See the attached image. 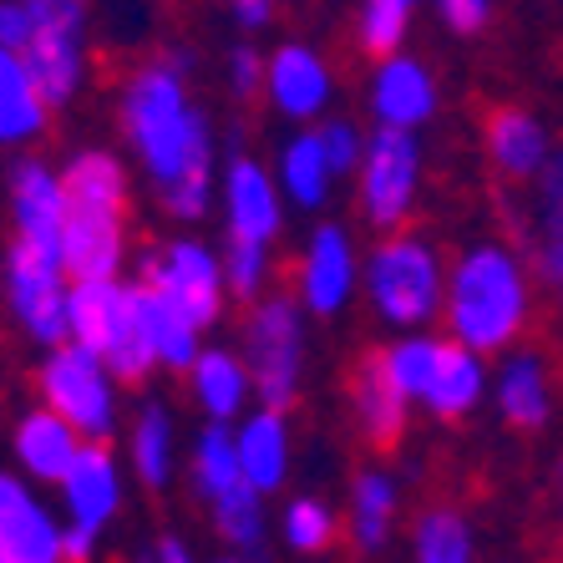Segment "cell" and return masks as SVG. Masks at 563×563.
Segmentation results:
<instances>
[{"instance_id": "1", "label": "cell", "mask_w": 563, "mask_h": 563, "mask_svg": "<svg viewBox=\"0 0 563 563\" xmlns=\"http://www.w3.org/2000/svg\"><path fill=\"white\" fill-rule=\"evenodd\" d=\"M194 66L184 46L153 52L118 87V132L137 173L153 188V203L173 223H203L219 203L223 157L209 107L194 97Z\"/></svg>"}, {"instance_id": "2", "label": "cell", "mask_w": 563, "mask_h": 563, "mask_svg": "<svg viewBox=\"0 0 563 563\" xmlns=\"http://www.w3.org/2000/svg\"><path fill=\"white\" fill-rule=\"evenodd\" d=\"M538 275L523 244L508 239H472L452 254L446 275V310L442 335L467 345L483 361H503L518 345H528V330L538 320Z\"/></svg>"}, {"instance_id": "3", "label": "cell", "mask_w": 563, "mask_h": 563, "mask_svg": "<svg viewBox=\"0 0 563 563\" xmlns=\"http://www.w3.org/2000/svg\"><path fill=\"white\" fill-rule=\"evenodd\" d=\"M66 184V269L71 279H128L132 239H128V203L132 173L112 147H77L62 163Z\"/></svg>"}, {"instance_id": "4", "label": "cell", "mask_w": 563, "mask_h": 563, "mask_svg": "<svg viewBox=\"0 0 563 563\" xmlns=\"http://www.w3.org/2000/svg\"><path fill=\"white\" fill-rule=\"evenodd\" d=\"M0 52L21 56L46 102L62 112L81 97L92 71V21L81 0H5L0 5Z\"/></svg>"}, {"instance_id": "5", "label": "cell", "mask_w": 563, "mask_h": 563, "mask_svg": "<svg viewBox=\"0 0 563 563\" xmlns=\"http://www.w3.org/2000/svg\"><path fill=\"white\" fill-rule=\"evenodd\" d=\"M446 275H452V260L421 229L371 239L366 269H361V300L391 335H421L446 310Z\"/></svg>"}, {"instance_id": "6", "label": "cell", "mask_w": 563, "mask_h": 563, "mask_svg": "<svg viewBox=\"0 0 563 563\" xmlns=\"http://www.w3.org/2000/svg\"><path fill=\"white\" fill-rule=\"evenodd\" d=\"M71 345L107 361V371L122 386L153 380L157 355L143 325L137 279H81V285H71Z\"/></svg>"}, {"instance_id": "7", "label": "cell", "mask_w": 563, "mask_h": 563, "mask_svg": "<svg viewBox=\"0 0 563 563\" xmlns=\"http://www.w3.org/2000/svg\"><path fill=\"white\" fill-rule=\"evenodd\" d=\"M239 355L254 376L260 407H295L305 391V355H310V314L300 310V300L275 289L269 300L250 305L239 320Z\"/></svg>"}, {"instance_id": "8", "label": "cell", "mask_w": 563, "mask_h": 563, "mask_svg": "<svg viewBox=\"0 0 563 563\" xmlns=\"http://www.w3.org/2000/svg\"><path fill=\"white\" fill-rule=\"evenodd\" d=\"M31 386H36V407L77 427L81 442L112 446V437L122 432V380L92 351H81V345L46 351L31 371Z\"/></svg>"}, {"instance_id": "9", "label": "cell", "mask_w": 563, "mask_h": 563, "mask_svg": "<svg viewBox=\"0 0 563 563\" xmlns=\"http://www.w3.org/2000/svg\"><path fill=\"white\" fill-rule=\"evenodd\" d=\"M132 279L168 300L173 310H184L203 335L223 320L229 310V275H223V250L203 244L198 234H168L157 244H143L132 260Z\"/></svg>"}, {"instance_id": "10", "label": "cell", "mask_w": 563, "mask_h": 563, "mask_svg": "<svg viewBox=\"0 0 563 563\" xmlns=\"http://www.w3.org/2000/svg\"><path fill=\"white\" fill-rule=\"evenodd\" d=\"M71 285L77 279L62 250H41L21 239L5 244V310L41 355L71 345Z\"/></svg>"}, {"instance_id": "11", "label": "cell", "mask_w": 563, "mask_h": 563, "mask_svg": "<svg viewBox=\"0 0 563 563\" xmlns=\"http://www.w3.org/2000/svg\"><path fill=\"white\" fill-rule=\"evenodd\" d=\"M421 203V137L371 128L366 163L355 173V213L376 239L407 234Z\"/></svg>"}, {"instance_id": "12", "label": "cell", "mask_w": 563, "mask_h": 563, "mask_svg": "<svg viewBox=\"0 0 563 563\" xmlns=\"http://www.w3.org/2000/svg\"><path fill=\"white\" fill-rule=\"evenodd\" d=\"M361 269H366V250H355L345 223L325 219L305 234L300 254H295V275H289L295 289L289 295L314 320H335L361 300Z\"/></svg>"}, {"instance_id": "13", "label": "cell", "mask_w": 563, "mask_h": 563, "mask_svg": "<svg viewBox=\"0 0 563 563\" xmlns=\"http://www.w3.org/2000/svg\"><path fill=\"white\" fill-rule=\"evenodd\" d=\"M219 213H223V239H244V244H269L275 250L279 234H285V213H289L275 168L264 157L234 147V153L223 157Z\"/></svg>"}, {"instance_id": "14", "label": "cell", "mask_w": 563, "mask_h": 563, "mask_svg": "<svg viewBox=\"0 0 563 563\" xmlns=\"http://www.w3.org/2000/svg\"><path fill=\"white\" fill-rule=\"evenodd\" d=\"M264 107L295 128H320L335 118V66L310 41H279L269 52V77H264Z\"/></svg>"}, {"instance_id": "15", "label": "cell", "mask_w": 563, "mask_h": 563, "mask_svg": "<svg viewBox=\"0 0 563 563\" xmlns=\"http://www.w3.org/2000/svg\"><path fill=\"white\" fill-rule=\"evenodd\" d=\"M0 563H66V518L26 477H0Z\"/></svg>"}, {"instance_id": "16", "label": "cell", "mask_w": 563, "mask_h": 563, "mask_svg": "<svg viewBox=\"0 0 563 563\" xmlns=\"http://www.w3.org/2000/svg\"><path fill=\"white\" fill-rule=\"evenodd\" d=\"M366 107L380 132H411V137H417V132L442 112L437 71L411 52L391 56V62H376L366 77Z\"/></svg>"}, {"instance_id": "17", "label": "cell", "mask_w": 563, "mask_h": 563, "mask_svg": "<svg viewBox=\"0 0 563 563\" xmlns=\"http://www.w3.org/2000/svg\"><path fill=\"white\" fill-rule=\"evenodd\" d=\"M553 153H559V143H553L549 122L538 118L533 107L503 102V107H493V112L483 118V157H487V168L498 173L503 184L533 188L538 178L549 173Z\"/></svg>"}, {"instance_id": "18", "label": "cell", "mask_w": 563, "mask_h": 563, "mask_svg": "<svg viewBox=\"0 0 563 563\" xmlns=\"http://www.w3.org/2000/svg\"><path fill=\"white\" fill-rule=\"evenodd\" d=\"M5 194H11V239H21V244H41V250H62V239H66L62 168L46 163L41 153H21L11 163Z\"/></svg>"}, {"instance_id": "19", "label": "cell", "mask_w": 563, "mask_h": 563, "mask_svg": "<svg viewBox=\"0 0 563 563\" xmlns=\"http://www.w3.org/2000/svg\"><path fill=\"white\" fill-rule=\"evenodd\" d=\"M122 498H128V467L112 446H87L71 477L56 487V508H62L66 528L92 538H107V528L118 523Z\"/></svg>"}, {"instance_id": "20", "label": "cell", "mask_w": 563, "mask_h": 563, "mask_svg": "<svg viewBox=\"0 0 563 563\" xmlns=\"http://www.w3.org/2000/svg\"><path fill=\"white\" fill-rule=\"evenodd\" d=\"M559 407L553 366L538 345H518L512 355L493 361V411L512 432H543Z\"/></svg>"}, {"instance_id": "21", "label": "cell", "mask_w": 563, "mask_h": 563, "mask_svg": "<svg viewBox=\"0 0 563 563\" xmlns=\"http://www.w3.org/2000/svg\"><path fill=\"white\" fill-rule=\"evenodd\" d=\"M87 446L92 442H81L77 427H66V421L46 407H26L11 427L15 477H26L31 487H62Z\"/></svg>"}, {"instance_id": "22", "label": "cell", "mask_w": 563, "mask_h": 563, "mask_svg": "<svg viewBox=\"0 0 563 563\" xmlns=\"http://www.w3.org/2000/svg\"><path fill=\"white\" fill-rule=\"evenodd\" d=\"M523 250L538 275L543 300L559 310L563 320V143L553 153L549 173L528 188V213H523Z\"/></svg>"}, {"instance_id": "23", "label": "cell", "mask_w": 563, "mask_h": 563, "mask_svg": "<svg viewBox=\"0 0 563 563\" xmlns=\"http://www.w3.org/2000/svg\"><path fill=\"white\" fill-rule=\"evenodd\" d=\"M188 401L198 407L203 427H239L260 407V391H254V376L244 366L239 345H209L198 355V366L184 376Z\"/></svg>"}, {"instance_id": "24", "label": "cell", "mask_w": 563, "mask_h": 563, "mask_svg": "<svg viewBox=\"0 0 563 563\" xmlns=\"http://www.w3.org/2000/svg\"><path fill=\"white\" fill-rule=\"evenodd\" d=\"M396 518H401V477L380 462L355 467L351 487H345V543L355 553L376 559L396 533Z\"/></svg>"}, {"instance_id": "25", "label": "cell", "mask_w": 563, "mask_h": 563, "mask_svg": "<svg viewBox=\"0 0 563 563\" xmlns=\"http://www.w3.org/2000/svg\"><path fill=\"white\" fill-rule=\"evenodd\" d=\"M234 446H239V467H244V477H250V487L260 498L285 493L289 472H295V427H289V411L254 407L234 427Z\"/></svg>"}, {"instance_id": "26", "label": "cell", "mask_w": 563, "mask_h": 563, "mask_svg": "<svg viewBox=\"0 0 563 563\" xmlns=\"http://www.w3.org/2000/svg\"><path fill=\"white\" fill-rule=\"evenodd\" d=\"M345 401H351L355 432L366 437V446H376V452H386V446H401V437H407V427H411V411H417L407 396H401L391 380H386L376 351L355 361L351 380H345Z\"/></svg>"}, {"instance_id": "27", "label": "cell", "mask_w": 563, "mask_h": 563, "mask_svg": "<svg viewBox=\"0 0 563 563\" xmlns=\"http://www.w3.org/2000/svg\"><path fill=\"white\" fill-rule=\"evenodd\" d=\"M483 407H493V361H483L477 351H467L457 341H446L432 386L421 396V411L437 421H467Z\"/></svg>"}, {"instance_id": "28", "label": "cell", "mask_w": 563, "mask_h": 563, "mask_svg": "<svg viewBox=\"0 0 563 563\" xmlns=\"http://www.w3.org/2000/svg\"><path fill=\"white\" fill-rule=\"evenodd\" d=\"M122 442H128V472L147 493H163L178 477V417H173L168 401L143 396L128 421V432H122Z\"/></svg>"}, {"instance_id": "29", "label": "cell", "mask_w": 563, "mask_h": 563, "mask_svg": "<svg viewBox=\"0 0 563 563\" xmlns=\"http://www.w3.org/2000/svg\"><path fill=\"white\" fill-rule=\"evenodd\" d=\"M275 178L285 188V203L300 213H320L330 203V188L341 184L320 143V128H295L275 153Z\"/></svg>"}, {"instance_id": "30", "label": "cell", "mask_w": 563, "mask_h": 563, "mask_svg": "<svg viewBox=\"0 0 563 563\" xmlns=\"http://www.w3.org/2000/svg\"><path fill=\"white\" fill-rule=\"evenodd\" d=\"M56 107L46 102L31 71L21 66V56L0 52V143L5 147H36L52 128Z\"/></svg>"}, {"instance_id": "31", "label": "cell", "mask_w": 563, "mask_h": 563, "mask_svg": "<svg viewBox=\"0 0 563 563\" xmlns=\"http://www.w3.org/2000/svg\"><path fill=\"white\" fill-rule=\"evenodd\" d=\"M244 467H239V446H234V427H198L194 446H188V487L194 498L209 503L229 498L234 487H244Z\"/></svg>"}, {"instance_id": "32", "label": "cell", "mask_w": 563, "mask_h": 563, "mask_svg": "<svg viewBox=\"0 0 563 563\" xmlns=\"http://www.w3.org/2000/svg\"><path fill=\"white\" fill-rule=\"evenodd\" d=\"M143 325H147V341H153L157 371H168V376H188V371L198 366V355L209 351L203 330H198L184 310H173L168 300L147 295V289H143Z\"/></svg>"}, {"instance_id": "33", "label": "cell", "mask_w": 563, "mask_h": 563, "mask_svg": "<svg viewBox=\"0 0 563 563\" xmlns=\"http://www.w3.org/2000/svg\"><path fill=\"white\" fill-rule=\"evenodd\" d=\"M477 559V533L457 503H432L417 512L411 528V563H472Z\"/></svg>"}, {"instance_id": "34", "label": "cell", "mask_w": 563, "mask_h": 563, "mask_svg": "<svg viewBox=\"0 0 563 563\" xmlns=\"http://www.w3.org/2000/svg\"><path fill=\"white\" fill-rule=\"evenodd\" d=\"M442 345H446V335H437V330L391 335L386 345H376V361H380V371H386V380H391L417 411H421V396H427V386H432V376H437Z\"/></svg>"}, {"instance_id": "35", "label": "cell", "mask_w": 563, "mask_h": 563, "mask_svg": "<svg viewBox=\"0 0 563 563\" xmlns=\"http://www.w3.org/2000/svg\"><path fill=\"white\" fill-rule=\"evenodd\" d=\"M345 533V512H335V503L314 498V493H295V498L279 508V538H285L289 553L300 559H320L341 543Z\"/></svg>"}, {"instance_id": "36", "label": "cell", "mask_w": 563, "mask_h": 563, "mask_svg": "<svg viewBox=\"0 0 563 563\" xmlns=\"http://www.w3.org/2000/svg\"><path fill=\"white\" fill-rule=\"evenodd\" d=\"M411 26H417V5L411 0H361L351 15L355 46L376 62H391V56H407Z\"/></svg>"}, {"instance_id": "37", "label": "cell", "mask_w": 563, "mask_h": 563, "mask_svg": "<svg viewBox=\"0 0 563 563\" xmlns=\"http://www.w3.org/2000/svg\"><path fill=\"white\" fill-rule=\"evenodd\" d=\"M223 275H229V300L260 305L275 295V250L269 244H244V239H223Z\"/></svg>"}, {"instance_id": "38", "label": "cell", "mask_w": 563, "mask_h": 563, "mask_svg": "<svg viewBox=\"0 0 563 563\" xmlns=\"http://www.w3.org/2000/svg\"><path fill=\"white\" fill-rule=\"evenodd\" d=\"M320 143H325V157H330V168H335V178H355L361 163H366L371 132L355 118H341V112H335V118L320 122Z\"/></svg>"}, {"instance_id": "39", "label": "cell", "mask_w": 563, "mask_h": 563, "mask_svg": "<svg viewBox=\"0 0 563 563\" xmlns=\"http://www.w3.org/2000/svg\"><path fill=\"white\" fill-rule=\"evenodd\" d=\"M264 77H269V52H260L254 41H234L223 56V87L239 102H264Z\"/></svg>"}, {"instance_id": "40", "label": "cell", "mask_w": 563, "mask_h": 563, "mask_svg": "<svg viewBox=\"0 0 563 563\" xmlns=\"http://www.w3.org/2000/svg\"><path fill=\"white\" fill-rule=\"evenodd\" d=\"M432 15H437V26L457 41L483 36V31L493 26V5H487V0H437Z\"/></svg>"}, {"instance_id": "41", "label": "cell", "mask_w": 563, "mask_h": 563, "mask_svg": "<svg viewBox=\"0 0 563 563\" xmlns=\"http://www.w3.org/2000/svg\"><path fill=\"white\" fill-rule=\"evenodd\" d=\"M229 21H234V31H244V41H250L254 31L275 26V5H269V0H234V5H229Z\"/></svg>"}, {"instance_id": "42", "label": "cell", "mask_w": 563, "mask_h": 563, "mask_svg": "<svg viewBox=\"0 0 563 563\" xmlns=\"http://www.w3.org/2000/svg\"><path fill=\"white\" fill-rule=\"evenodd\" d=\"M143 563H198V553L188 549V543H184L178 533H163V538L153 543V549L143 553Z\"/></svg>"}, {"instance_id": "43", "label": "cell", "mask_w": 563, "mask_h": 563, "mask_svg": "<svg viewBox=\"0 0 563 563\" xmlns=\"http://www.w3.org/2000/svg\"><path fill=\"white\" fill-rule=\"evenodd\" d=\"M553 523H559V553H563V457L553 462Z\"/></svg>"}, {"instance_id": "44", "label": "cell", "mask_w": 563, "mask_h": 563, "mask_svg": "<svg viewBox=\"0 0 563 563\" xmlns=\"http://www.w3.org/2000/svg\"><path fill=\"white\" fill-rule=\"evenodd\" d=\"M213 563H250V559H229V553H223V559H213Z\"/></svg>"}]
</instances>
